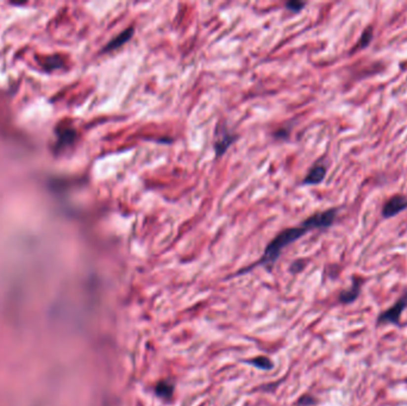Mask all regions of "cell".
<instances>
[{"mask_svg": "<svg viewBox=\"0 0 407 406\" xmlns=\"http://www.w3.org/2000/svg\"><path fill=\"white\" fill-rule=\"evenodd\" d=\"M306 6V2H301V1H289V2H286V7L288 8L290 12H294V13H298L300 12V11Z\"/></svg>", "mask_w": 407, "mask_h": 406, "instance_id": "9", "label": "cell"}, {"mask_svg": "<svg viewBox=\"0 0 407 406\" xmlns=\"http://www.w3.org/2000/svg\"><path fill=\"white\" fill-rule=\"evenodd\" d=\"M252 364L256 365L258 368H263V369H269V368H272V362L267 358H257L256 360L252 361Z\"/></svg>", "mask_w": 407, "mask_h": 406, "instance_id": "10", "label": "cell"}, {"mask_svg": "<svg viewBox=\"0 0 407 406\" xmlns=\"http://www.w3.org/2000/svg\"><path fill=\"white\" fill-rule=\"evenodd\" d=\"M236 140V133H232L224 124H219L216 129V140H214V152L217 158L224 155Z\"/></svg>", "mask_w": 407, "mask_h": 406, "instance_id": "3", "label": "cell"}, {"mask_svg": "<svg viewBox=\"0 0 407 406\" xmlns=\"http://www.w3.org/2000/svg\"><path fill=\"white\" fill-rule=\"evenodd\" d=\"M371 39H373V29L367 28L362 33L361 37H360L359 43L356 44V50H359V49L367 48L369 45V43L371 42Z\"/></svg>", "mask_w": 407, "mask_h": 406, "instance_id": "8", "label": "cell"}, {"mask_svg": "<svg viewBox=\"0 0 407 406\" xmlns=\"http://www.w3.org/2000/svg\"><path fill=\"white\" fill-rule=\"evenodd\" d=\"M407 307V291L397 300L394 305H392L386 311L381 312L377 317L376 324L377 325H383V324H393V325H399L401 321V316Z\"/></svg>", "mask_w": 407, "mask_h": 406, "instance_id": "2", "label": "cell"}, {"mask_svg": "<svg viewBox=\"0 0 407 406\" xmlns=\"http://www.w3.org/2000/svg\"><path fill=\"white\" fill-rule=\"evenodd\" d=\"M158 393L160 396H169L171 393V387L167 384H160L158 386Z\"/></svg>", "mask_w": 407, "mask_h": 406, "instance_id": "11", "label": "cell"}, {"mask_svg": "<svg viewBox=\"0 0 407 406\" xmlns=\"http://www.w3.org/2000/svg\"><path fill=\"white\" fill-rule=\"evenodd\" d=\"M337 216L336 208H330V210L324 211V212H319L313 214L301 223V225L294 228H288L286 230L281 231L278 236L275 237L272 242L267 246L266 251H264L262 259H261L260 263L262 265H270L274 263L276 259L279 257L281 251L285 246H287L290 243L295 242L300 237L306 235L309 231L313 230V229H326L333 224Z\"/></svg>", "mask_w": 407, "mask_h": 406, "instance_id": "1", "label": "cell"}, {"mask_svg": "<svg viewBox=\"0 0 407 406\" xmlns=\"http://www.w3.org/2000/svg\"><path fill=\"white\" fill-rule=\"evenodd\" d=\"M361 285H362V280L359 279V278H355L353 286L349 287L348 289H344L339 293L338 295V301L342 304H351L354 303L357 298L360 297V293H361Z\"/></svg>", "mask_w": 407, "mask_h": 406, "instance_id": "5", "label": "cell"}, {"mask_svg": "<svg viewBox=\"0 0 407 406\" xmlns=\"http://www.w3.org/2000/svg\"><path fill=\"white\" fill-rule=\"evenodd\" d=\"M407 208V198L404 196H394L386 202L382 208V216L392 218Z\"/></svg>", "mask_w": 407, "mask_h": 406, "instance_id": "4", "label": "cell"}, {"mask_svg": "<svg viewBox=\"0 0 407 406\" xmlns=\"http://www.w3.org/2000/svg\"><path fill=\"white\" fill-rule=\"evenodd\" d=\"M326 176V167L324 164H316L310 169L307 175L302 180L304 185H318Z\"/></svg>", "mask_w": 407, "mask_h": 406, "instance_id": "7", "label": "cell"}, {"mask_svg": "<svg viewBox=\"0 0 407 406\" xmlns=\"http://www.w3.org/2000/svg\"><path fill=\"white\" fill-rule=\"evenodd\" d=\"M133 34H135V30H133L132 27L125 29L123 33H121L118 35V36H116L115 39L111 41V42L107 43V44L103 49V53H110V51L116 50V49L121 48L122 45H124L125 43H127L130 40H131Z\"/></svg>", "mask_w": 407, "mask_h": 406, "instance_id": "6", "label": "cell"}]
</instances>
